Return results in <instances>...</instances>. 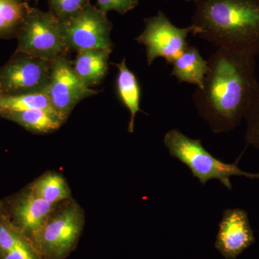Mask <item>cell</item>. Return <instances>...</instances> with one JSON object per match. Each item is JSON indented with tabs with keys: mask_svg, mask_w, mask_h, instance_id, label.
I'll return each mask as SVG.
<instances>
[{
	"mask_svg": "<svg viewBox=\"0 0 259 259\" xmlns=\"http://www.w3.org/2000/svg\"><path fill=\"white\" fill-rule=\"evenodd\" d=\"M207 62L203 88L192 100L213 133L229 132L245 118L258 85L255 56L217 49Z\"/></svg>",
	"mask_w": 259,
	"mask_h": 259,
	"instance_id": "obj_1",
	"label": "cell"
},
{
	"mask_svg": "<svg viewBox=\"0 0 259 259\" xmlns=\"http://www.w3.org/2000/svg\"><path fill=\"white\" fill-rule=\"evenodd\" d=\"M192 18L198 35L217 49L259 55V5L250 0H197Z\"/></svg>",
	"mask_w": 259,
	"mask_h": 259,
	"instance_id": "obj_2",
	"label": "cell"
},
{
	"mask_svg": "<svg viewBox=\"0 0 259 259\" xmlns=\"http://www.w3.org/2000/svg\"><path fill=\"white\" fill-rule=\"evenodd\" d=\"M163 144L171 156L190 168L192 176L204 185L209 180H218L228 190H232L231 177L243 176L250 180H259V173L242 171L238 167V160L233 163H226L218 159L204 148L201 140L192 139L180 130L167 131Z\"/></svg>",
	"mask_w": 259,
	"mask_h": 259,
	"instance_id": "obj_3",
	"label": "cell"
},
{
	"mask_svg": "<svg viewBox=\"0 0 259 259\" xmlns=\"http://www.w3.org/2000/svg\"><path fill=\"white\" fill-rule=\"evenodd\" d=\"M84 223L83 209L67 199L56 206L30 238L46 259H66L76 249Z\"/></svg>",
	"mask_w": 259,
	"mask_h": 259,
	"instance_id": "obj_4",
	"label": "cell"
},
{
	"mask_svg": "<svg viewBox=\"0 0 259 259\" xmlns=\"http://www.w3.org/2000/svg\"><path fill=\"white\" fill-rule=\"evenodd\" d=\"M16 51L53 61L69 51L63 37L61 22L51 12L30 8L16 37Z\"/></svg>",
	"mask_w": 259,
	"mask_h": 259,
	"instance_id": "obj_5",
	"label": "cell"
},
{
	"mask_svg": "<svg viewBox=\"0 0 259 259\" xmlns=\"http://www.w3.org/2000/svg\"><path fill=\"white\" fill-rule=\"evenodd\" d=\"M51 62L15 51L9 61L0 67V92L3 96L47 92Z\"/></svg>",
	"mask_w": 259,
	"mask_h": 259,
	"instance_id": "obj_6",
	"label": "cell"
},
{
	"mask_svg": "<svg viewBox=\"0 0 259 259\" xmlns=\"http://www.w3.org/2000/svg\"><path fill=\"white\" fill-rule=\"evenodd\" d=\"M193 25L179 28L170 21L163 12L145 20V28L136 41L146 48L148 66L158 58H163L167 64L172 62L188 47L187 37L194 34Z\"/></svg>",
	"mask_w": 259,
	"mask_h": 259,
	"instance_id": "obj_7",
	"label": "cell"
},
{
	"mask_svg": "<svg viewBox=\"0 0 259 259\" xmlns=\"http://www.w3.org/2000/svg\"><path fill=\"white\" fill-rule=\"evenodd\" d=\"M104 13L90 4L74 18L61 22L63 37L68 50L112 49V24Z\"/></svg>",
	"mask_w": 259,
	"mask_h": 259,
	"instance_id": "obj_8",
	"label": "cell"
},
{
	"mask_svg": "<svg viewBox=\"0 0 259 259\" xmlns=\"http://www.w3.org/2000/svg\"><path fill=\"white\" fill-rule=\"evenodd\" d=\"M54 110L65 121L78 103L97 95L75 74L72 62L66 54L58 56L51 62L50 83L47 91Z\"/></svg>",
	"mask_w": 259,
	"mask_h": 259,
	"instance_id": "obj_9",
	"label": "cell"
},
{
	"mask_svg": "<svg viewBox=\"0 0 259 259\" xmlns=\"http://www.w3.org/2000/svg\"><path fill=\"white\" fill-rule=\"evenodd\" d=\"M254 242L247 212L240 208L225 209L214 243L225 259H236Z\"/></svg>",
	"mask_w": 259,
	"mask_h": 259,
	"instance_id": "obj_10",
	"label": "cell"
},
{
	"mask_svg": "<svg viewBox=\"0 0 259 259\" xmlns=\"http://www.w3.org/2000/svg\"><path fill=\"white\" fill-rule=\"evenodd\" d=\"M57 204L49 203L28 189L18 197L13 205L12 219L30 238L42 226Z\"/></svg>",
	"mask_w": 259,
	"mask_h": 259,
	"instance_id": "obj_11",
	"label": "cell"
},
{
	"mask_svg": "<svg viewBox=\"0 0 259 259\" xmlns=\"http://www.w3.org/2000/svg\"><path fill=\"white\" fill-rule=\"evenodd\" d=\"M112 49H88L77 52L72 63L75 74L88 88L99 84L108 71Z\"/></svg>",
	"mask_w": 259,
	"mask_h": 259,
	"instance_id": "obj_12",
	"label": "cell"
},
{
	"mask_svg": "<svg viewBox=\"0 0 259 259\" xmlns=\"http://www.w3.org/2000/svg\"><path fill=\"white\" fill-rule=\"evenodd\" d=\"M0 116L37 134L54 132L60 128L65 122L54 110L35 109L23 111H5L0 112Z\"/></svg>",
	"mask_w": 259,
	"mask_h": 259,
	"instance_id": "obj_13",
	"label": "cell"
},
{
	"mask_svg": "<svg viewBox=\"0 0 259 259\" xmlns=\"http://www.w3.org/2000/svg\"><path fill=\"white\" fill-rule=\"evenodd\" d=\"M171 65V75L180 82L192 83L199 90L203 88L208 62L197 48L189 45Z\"/></svg>",
	"mask_w": 259,
	"mask_h": 259,
	"instance_id": "obj_14",
	"label": "cell"
},
{
	"mask_svg": "<svg viewBox=\"0 0 259 259\" xmlns=\"http://www.w3.org/2000/svg\"><path fill=\"white\" fill-rule=\"evenodd\" d=\"M114 65L118 70L116 82L117 94L131 114L128 132L132 134L134 131L135 118L138 112L141 111V88L136 75L127 67L125 59Z\"/></svg>",
	"mask_w": 259,
	"mask_h": 259,
	"instance_id": "obj_15",
	"label": "cell"
},
{
	"mask_svg": "<svg viewBox=\"0 0 259 259\" xmlns=\"http://www.w3.org/2000/svg\"><path fill=\"white\" fill-rule=\"evenodd\" d=\"M28 189L49 203L59 204L71 199L69 185L58 172H47L34 181Z\"/></svg>",
	"mask_w": 259,
	"mask_h": 259,
	"instance_id": "obj_16",
	"label": "cell"
},
{
	"mask_svg": "<svg viewBox=\"0 0 259 259\" xmlns=\"http://www.w3.org/2000/svg\"><path fill=\"white\" fill-rule=\"evenodd\" d=\"M30 9L26 0H0V38L16 37Z\"/></svg>",
	"mask_w": 259,
	"mask_h": 259,
	"instance_id": "obj_17",
	"label": "cell"
},
{
	"mask_svg": "<svg viewBox=\"0 0 259 259\" xmlns=\"http://www.w3.org/2000/svg\"><path fill=\"white\" fill-rule=\"evenodd\" d=\"M35 109L54 110L47 92L17 96H2L0 98V112L23 111Z\"/></svg>",
	"mask_w": 259,
	"mask_h": 259,
	"instance_id": "obj_18",
	"label": "cell"
},
{
	"mask_svg": "<svg viewBox=\"0 0 259 259\" xmlns=\"http://www.w3.org/2000/svg\"><path fill=\"white\" fill-rule=\"evenodd\" d=\"M26 238L28 236L15 224L10 214L0 204V255L12 249Z\"/></svg>",
	"mask_w": 259,
	"mask_h": 259,
	"instance_id": "obj_19",
	"label": "cell"
},
{
	"mask_svg": "<svg viewBox=\"0 0 259 259\" xmlns=\"http://www.w3.org/2000/svg\"><path fill=\"white\" fill-rule=\"evenodd\" d=\"M247 144L259 148V81L245 116Z\"/></svg>",
	"mask_w": 259,
	"mask_h": 259,
	"instance_id": "obj_20",
	"label": "cell"
},
{
	"mask_svg": "<svg viewBox=\"0 0 259 259\" xmlns=\"http://www.w3.org/2000/svg\"><path fill=\"white\" fill-rule=\"evenodd\" d=\"M50 12L61 22L74 18L90 4V0H48Z\"/></svg>",
	"mask_w": 259,
	"mask_h": 259,
	"instance_id": "obj_21",
	"label": "cell"
},
{
	"mask_svg": "<svg viewBox=\"0 0 259 259\" xmlns=\"http://www.w3.org/2000/svg\"><path fill=\"white\" fill-rule=\"evenodd\" d=\"M0 259H46L30 238L20 241L6 253L0 255Z\"/></svg>",
	"mask_w": 259,
	"mask_h": 259,
	"instance_id": "obj_22",
	"label": "cell"
},
{
	"mask_svg": "<svg viewBox=\"0 0 259 259\" xmlns=\"http://www.w3.org/2000/svg\"><path fill=\"white\" fill-rule=\"evenodd\" d=\"M98 8L104 13L115 11L125 14L135 9L139 4V0H97Z\"/></svg>",
	"mask_w": 259,
	"mask_h": 259,
	"instance_id": "obj_23",
	"label": "cell"
},
{
	"mask_svg": "<svg viewBox=\"0 0 259 259\" xmlns=\"http://www.w3.org/2000/svg\"><path fill=\"white\" fill-rule=\"evenodd\" d=\"M250 1L254 2V3H257V4L259 5V0H250Z\"/></svg>",
	"mask_w": 259,
	"mask_h": 259,
	"instance_id": "obj_24",
	"label": "cell"
},
{
	"mask_svg": "<svg viewBox=\"0 0 259 259\" xmlns=\"http://www.w3.org/2000/svg\"><path fill=\"white\" fill-rule=\"evenodd\" d=\"M185 1H187V2H194V3H196V2L197 1V0H185Z\"/></svg>",
	"mask_w": 259,
	"mask_h": 259,
	"instance_id": "obj_25",
	"label": "cell"
},
{
	"mask_svg": "<svg viewBox=\"0 0 259 259\" xmlns=\"http://www.w3.org/2000/svg\"><path fill=\"white\" fill-rule=\"evenodd\" d=\"M29 1H38V0H26V2H29Z\"/></svg>",
	"mask_w": 259,
	"mask_h": 259,
	"instance_id": "obj_26",
	"label": "cell"
},
{
	"mask_svg": "<svg viewBox=\"0 0 259 259\" xmlns=\"http://www.w3.org/2000/svg\"><path fill=\"white\" fill-rule=\"evenodd\" d=\"M2 96H3V95H2L1 92H0V98H1Z\"/></svg>",
	"mask_w": 259,
	"mask_h": 259,
	"instance_id": "obj_27",
	"label": "cell"
}]
</instances>
